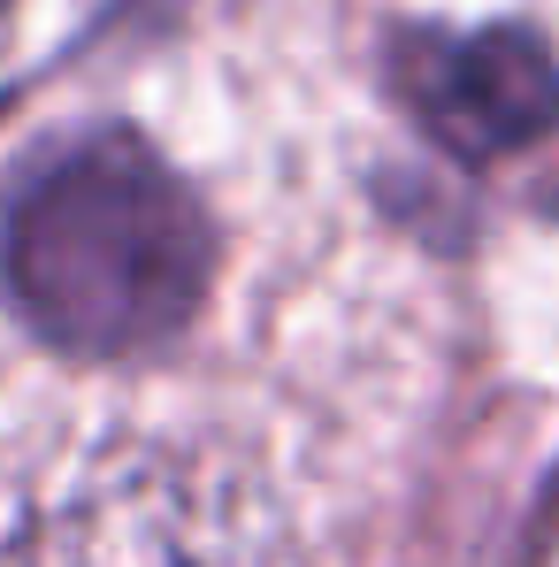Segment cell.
Returning <instances> with one entry per match:
<instances>
[{"label": "cell", "mask_w": 559, "mask_h": 567, "mask_svg": "<svg viewBox=\"0 0 559 567\" xmlns=\"http://www.w3.org/2000/svg\"><path fill=\"white\" fill-rule=\"evenodd\" d=\"M207 277L215 223L199 192L123 123L39 146L0 185V299L77 361L177 338Z\"/></svg>", "instance_id": "cell-1"}, {"label": "cell", "mask_w": 559, "mask_h": 567, "mask_svg": "<svg viewBox=\"0 0 559 567\" xmlns=\"http://www.w3.org/2000/svg\"><path fill=\"white\" fill-rule=\"evenodd\" d=\"M31 567H269V522L199 461L107 453L39 522Z\"/></svg>", "instance_id": "cell-2"}, {"label": "cell", "mask_w": 559, "mask_h": 567, "mask_svg": "<svg viewBox=\"0 0 559 567\" xmlns=\"http://www.w3.org/2000/svg\"><path fill=\"white\" fill-rule=\"evenodd\" d=\"M391 93L445 154L506 162L559 131V54L521 23L398 31Z\"/></svg>", "instance_id": "cell-3"}]
</instances>
